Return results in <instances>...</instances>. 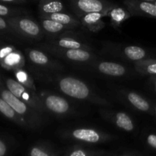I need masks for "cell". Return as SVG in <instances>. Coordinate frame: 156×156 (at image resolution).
<instances>
[{
	"label": "cell",
	"mask_w": 156,
	"mask_h": 156,
	"mask_svg": "<svg viewBox=\"0 0 156 156\" xmlns=\"http://www.w3.org/2000/svg\"><path fill=\"white\" fill-rule=\"evenodd\" d=\"M27 3V0H0V4L14 8H18V6L24 5Z\"/></svg>",
	"instance_id": "obj_28"
},
{
	"label": "cell",
	"mask_w": 156,
	"mask_h": 156,
	"mask_svg": "<svg viewBox=\"0 0 156 156\" xmlns=\"http://www.w3.org/2000/svg\"><path fill=\"white\" fill-rule=\"evenodd\" d=\"M65 138L85 144H98L110 141L114 137L110 134L93 128H77L66 131L62 134Z\"/></svg>",
	"instance_id": "obj_5"
},
{
	"label": "cell",
	"mask_w": 156,
	"mask_h": 156,
	"mask_svg": "<svg viewBox=\"0 0 156 156\" xmlns=\"http://www.w3.org/2000/svg\"><path fill=\"white\" fill-rule=\"evenodd\" d=\"M69 4L78 18L91 13L108 15V12L117 5L115 3L101 0H73Z\"/></svg>",
	"instance_id": "obj_6"
},
{
	"label": "cell",
	"mask_w": 156,
	"mask_h": 156,
	"mask_svg": "<svg viewBox=\"0 0 156 156\" xmlns=\"http://www.w3.org/2000/svg\"><path fill=\"white\" fill-rule=\"evenodd\" d=\"M29 156H58L49 146L44 144H37L29 150Z\"/></svg>",
	"instance_id": "obj_27"
},
{
	"label": "cell",
	"mask_w": 156,
	"mask_h": 156,
	"mask_svg": "<svg viewBox=\"0 0 156 156\" xmlns=\"http://www.w3.org/2000/svg\"><path fill=\"white\" fill-rule=\"evenodd\" d=\"M150 2H151L152 3V4H154V5H155L156 6V1H155V2H152V1H150Z\"/></svg>",
	"instance_id": "obj_33"
},
{
	"label": "cell",
	"mask_w": 156,
	"mask_h": 156,
	"mask_svg": "<svg viewBox=\"0 0 156 156\" xmlns=\"http://www.w3.org/2000/svg\"><path fill=\"white\" fill-rule=\"evenodd\" d=\"M123 5L131 16H146L156 18V6L150 1L126 0Z\"/></svg>",
	"instance_id": "obj_13"
},
{
	"label": "cell",
	"mask_w": 156,
	"mask_h": 156,
	"mask_svg": "<svg viewBox=\"0 0 156 156\" xmlns=\"http://www.w3.org/2000/svg\"><path fill=\"white\" fill-rule=\"evenodd\" d=\"M5 19L12 29V33L34 41H40L43 38L44 30L42 27L32 18L21 15L6 18Z\"/></svg>",
	"instance_id": "obj_3"
},
{
	"label": "cell",
	"mask_w": 156,
	"mask_h": 156,
	"mask_svg": "<svg viewBox=\"0 0 156 156\" xmlns=\"http://www.w3.org/2000/svg\"><path fill=\"white\" fill-rule=\"evenodd\" d=\"M155 88H156V80H155Z\"/></svg>",
	"instance_id": "obj_35"
},
{
	"label": "cell",
	"mask_w": 156,
	"mask_h": 156,
	"mask_svg": "<svg viewBox=\"0 0 156 156\" xmlns=\"http://www.w3.org/2000/svg\"><path fill=\"white\" fill-rule=\"evenodd\" d=\"M57 84L62 93L73 98L87 101L102 106H111L109 101L95 94L87 84L80 79L71 76H64L57 79Z\"/></svg>",
	"instance_id": "obj_1"
},
{
	"label": "cell",
	"mask_w": 156,
	"mask_h": 156,
	"mask_svg": "<svg viewBox=\"0 0 156 156\" xmlns=\"http://www.w3.org/2000/svg\"><path fill=\"white\" fill-rule=\"evenodd\" d=\"M119 156H140V155H136V154H135V153H126V154H123V155H119Z\"/></svg>",
	"instance_id": "obj_32"
},
{
	"label": "cell",
	"mask_w": 156,
	"mask_h": 156,
	"mask_svg": "<svg viewBox=\"0 0 156 156\" xmlns=\"http://www.w3.org/2000/svg\"><path fill=\"white\" fill-rule=\"evenodd\" d=\"M105 16H108V15L101 13L87 14L80 17L79 20L83 28L90 32L97 33L105 27V23L102 20V18Z\"/></svg>",
	"instance_id": "obj_14"
},
{
	"label": "cell",
	"mask_w": 156,
	"mask_h": 156,
	"mask_svg": "<svg viewBox=\"0 0 156 156\" xmlns=\"http://www.w3.org/2000/svg\"><path fill=\"white\" fill-rule=\"evenodd\" d=\"M105 50L107 53L113 54V56H120L135 62L144 60L145 58L147 57V53L145 49L138 46H122L108 43L105 46Z\"/></svg>",
	"instance_id": "obj_8"
},
{
	"label": "cell",
	"mask_w": 156,
	"mask_h": 156,
	"mask_svg": "<svg viewBox=\"0 0 156 156\" xmlns=\"http://www.w3.org/2000/svg\"><path fill=\"white\" fill-rule=\"evenodd\" d=\"M40 18L52 20V21H54L66 26L69 29L75 28V27H77L79 25H81L80 20L77 16H75L71 14L64 13V12H59V13H55L48 15H43V16H40Z\"/></svg>",
	"instance_id": "obj_16"
},
{
	"label": "cell",
	"mask_w": 156,
	"mask_h": 156,
	"mask_svg": "<svg viewBox=\"0 0 156 156\" xmlns=\"http://www.w3.org/2000/svg\"><path fill=\"white\" fill-rule=\"evenodd\" d=\"M147 143L150 147L156 149V135L155 134H149L146 139Z\"/></svg>",
	"instance_id": "obj_30"
},
{
	"label": "cell",
	"mask_w": 156,
	"mask_h": 156,
	"mask_svg": "<svg viewBox=\"0 0 156 156\" xmlns=\"http://www.w3.org/2000/svg\"><path fill=\"white\" fill-rule=\"evenodd\" d=\"M155 114H156V106H155Z\"/></svg>",
	"instance_id": "obj_36"
},
{
	"label": "cell",
	"mask_w": 156,
	"mask_h": 156,
	"mask_svg": "<svg viewBox=\"0 0 156 156\" xmlns=\"http://www.w3.org/2000/svg\"><path fill=\"white\" fill-rule=\"evenodd\" d=\"M8 152V148L5 143L0 140V156H5Z\"/></svg>",
	"instance_id": "obj_31"
},
{
	"label": "cell",
	"mask_w": 156,
	"mask_h": 156,
	"mask_svg": "<svg viewBox=\"0 0 156 156\" xmlns=\"http://www.w3.org/2000/svg\"><path fill=\"white\" fill-rule=\"evenodd\" d=\"M47 111L56 115H66L71 111L70 105L63 97L54 94L43 92L39 94Z\"/></svg>",
	"instance_id": "obj_9"
},
{
	"label": "cell",
	"mask_w": 156,
	"mask_h": 156,
	"mask_svg": "<svg viewBox=\"0 0 156 156\" xmlns=\"http://www.w3.org/2000/svg\"><path fill=\"white\" fill-rule=\"evenodd\" d=\"M44 50L51 54L76 62H88L95 58V55L91 52V50H66V49H59L52 47L48 44H44L41 45Z\"/></svg>",
	"instance_id": "obj_7"
},
{
	"label": "cell",
	"mask_w": 156,
	"mask_h": 156,
	"mask_svg": "<svg viewBox=\"0 0 156 156\" xmlns=\"http://www.w3.org/2000/svg\"><path fill=\"white\" fill-rule=\"evenodd\" d=\"M0 97L25 120L29 128H37L42 124V114L15 97L7 88L0 86Z\"/></svg>",
	"instance_id": "obj_2"
},
{
	"label": "cell",
	"mask_w": 156,
	"mask_h": 156,
	"mask_svg": "<svg viewBox=\"0 0 156 156\" xmlns=\"http://www.w3.org/2000/svg\"><path fill=\"white\" fill-rule=\"evenodd\" d=\"M108 16L110 18L111 24L114 28L120 27L126 20L132 17L127 9L119 5L113 8L108 12Z\"/></svg>",
	"instance_id": "obj_20"
},
{
	"label": "cell",
	"mask_w": 156,
	"mask_h": 156,
	"mask_svg": "<svg viewBox=\"0 0 156 156\" xmlns=\"http://www.w3.org/2000/svg\"><path fill=\"white\" fill-rule=\"evenodd\" d=\"M102 117L108 121L114 123L119 129L126 132H132L135 129V124L129 114L124 112H116L105 109H101Z\"/></svg>",
	"instance_id": "obj_12"
},
{
	"label": "cell",
	"mask_w": 156,
	"mask_h": 156,
	"mask_svg": "<svg viewBox=\"0 0 156 156\" xmlns=\"http://www.w3.org/2000/svg\"><path fill=\"white\" fill-rule=\"evenodd\" d=\"M49 45L59 49H66V50H91L89 46L84 43L79 37L74 35H67L64 33L62 35H57L53 37L47 42Z\"/></svg>",
	"instance_id": "obj_10"
},
{
	"label": "cell",
	"mask_w": 156,
	"mask_h": 156,
	"mask_svg": "<svg viewBox=\"0 0 156 156\" xmlns=\"http://www.w3.org/2000/svg\"><path fill=\"white\" fill-rule=\"evenodd\" d=\"M137 73L143 75H156V61L142 60L134 63Z\"/></svg>",
	"instance_id": "obj_24"
},
{
	"label": "cell",
	"mask_w": 156,
	"mask_h": 156,
	"mask_svg": "<svg viewBox=\"0 0 156 156\" xmlns=\"http://www.w3.org/2000/svg\"><path fill=\"white\" fill-rule=\"evenodd\" d=\"M0 86H2V79H1V77H0Z\"/></svg>",
	"instance_id": "obj_34"
},
{
	"label": "cell",
	"mask_w": 156,
	"mask_h": 156,
	"mask_svg": "<svg viewBox=\"0 0 156 156\" xmlns=\"http://www.w3.org/2000/svg\"><path fill=\"white\" fill-rule=\"evenodd\" d=\"M0 113H1L2 115H4L6 118L12 120L14 123L19 125V126L28 127L25 120H24L21 116L18 115V114L12 109V107H11L5 101L3 100L1 97H0Z\"/></svg>",
	"instance_id": "obj_22"
},
{
	"label": "cell",
	"mask_w": 156,
	"mask_h": 156,
	"mask_svg": "<svg viewBox=\"0 0 156 156\" xmlns=\"http://www.w3.org/2000/svg\"><path fill=\"white\" fill-rule=\"evenodd\" d=\"M64 9V5L60 1H49L44 0L38 4V11L40 16L52 15V14L62 12Z\"/></svg>",
	"instance_id": "obj_21"
},
{
	"label": "cell",
	"mask_w": 156,
	"mask_h": 156,
	"mask_svg": "<svg viewBox=\"0 0 156 156\" xmlns=\"http://www.w3.org/2000/svg\"><path fill=\"white\" fill-rule=\"evenodd\" d=\"M94 67L101 74L113 77L125 76L127 72V69L124 66L114 62L102 61L94 64Z\"/></svg>",
	"instance_id": "obj_15"
},
{
	"label": "cell",
	"mask_w": 156,
	"mask_h": 156,
	"mask_svg": "<svg viewBox=\"0 0 156 156\" xmlns=\"http://www.w3.org/2000/svg\"><path fill=\"white\" fill-rule=\"evenodd\" d=\"M5 86L6 88L15 97L33 108L41 114L47 111L39 94L36 91L26 88L17 80L11 78L5 79Z\"/></svg>",
	"instance_id": "obj_4"
},
{
	"label": "cell",
	"mask_w": 156,
	"mask_h": 156,
	"mask_svg": "<svg viewBox=\"0 0 156 156\" xmlns=\"http://www.w3.org/2000/svg\"><path fill=\"white\" fill-rule=\"evenodd\" d=\"M27 57L31 63L47 71H56L62 69V65L55 62L48 55L37 49L27 48L26 50Z\"/></svg>",
	"instance_id": "obj_11"
},
{
	"label": "cell",
	"mask_w": 156,
	"mask_h": 156,
	"mask_svg": "<svg viewBox=\"0 0 156 156\" xmlns=\"http://www.w3.org/2000/svg\"><path fill=\"white\" fill-rule=\"evenodd\" d=\"M15 77H16L17 81L21 85L25 86L26 88H29V89L32 90L34 91L37 92V88L34 85L33 79L31 76L28 74L26 71L24 69H21L15 70Z\"/></svg>",
	"instance_id": "obj_25"
},
{
	"label": "cell",
	"mask_w": 156,
	"mask_h": 156,
	"mask_svg": "<svg viewBox=\"0 0 156 156\" xmlns=\"http://www.w3.org/2000/svg\"><path fill=\"white\" fill-rule=\"evenodd\" d=\"M112 154L101 149H92L75 146L66 151L64 156H111Z\"/></svg>",
	"instance_id": "obj_18"
},
{
	"label": "cell",
	"mask_w": 156,
	"mask_h": 156,
	"mask_svg": "<svg viewBox=\"0 0 156 156\" xmlns=\"http://www.w3.org/2000/svg\"><path fill=\"white\" fill-rule=\"evenodd\" d=\"M0 65L9 70L21 69L24 65V56L21 52L15 48L0 61Z\"/></svg>",
	"instance_id": "obj_17"
},
{
	"label": "cell",
	"mask_w": 156,
	"mask_h": 156,
	"mask_svg": "<svg viewBox=\"0 0 156 156\" xmlns=\"http://www.w3.org/2000/svg\"><path fill=\"white\" fill-rule=\"evenodd\" d=\"M123 94L126 100L134 108L143 112L150 111V105L146 99L135 91H123Z\"/></svg>",
	"instance_id": "obj_19"
},
{
	"label": "cell",
	"mask_w": 156,
	"mask_h": 156,
	"mask_svg": "<svg viewBox=\"0 0 156 156\" xmlns=\"http://www.w3.org/2000/svg\"><path fill=\"white\" fill-rule=\"evenodd\" d=\"M0 30L1 31H9L12 33V29L8 24L5 18H2V17H0Z\"/></svg>",
	"instance_id": "obj_29"
},
{
	"label": "cell",
	"mask_w": 156,
	"mask_h": 156,
	"mask_svg": "<svg viewBox=\"0 0 156 156\" xmlns=\"http://www.w3.org/2000/svg\"><path fill=\"white\" fill-rule=\"evenodd\" d=\"M29 12L28 10L21 8H14L0 4V17L2 18H12V17L21 16Z\"/></svg>",
	"instance_id": "obj_26"
},
{
	"label": "cell",
	"mask_w": 156,
	"mask_h": 156,
	"mask_svg": "<svg viewBox=\"0 0 156 156\" xmlns=\"http://www.w3.org/2000/svg\"><path fill=\"white\" fill-rule=\"evenodd\" d=\"M40 20H41V26L44 32L50 35L57 34L69 30L68 27L66 26L52 20L44 19V18H40Z\"/></svg>",
	"instance_id": "obj_23"
}]
</instances>
